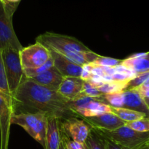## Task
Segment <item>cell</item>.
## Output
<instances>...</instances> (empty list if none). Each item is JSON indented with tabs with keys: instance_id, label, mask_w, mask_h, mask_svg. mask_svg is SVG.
<instances>
[{
	"instance_id": "1",
	"label": "cell",
	"mask_w": 149,
	"mask_h": 149,
	"mask_svg": "<svg viewBox=\"0 0 149 149\" xmlns=\"http://www.w3.org/2000/svg\"><path fill=\"white\" fill-rule=\"evenodd\" d=\"M68 100L56 90L38 84L26 78L12 95L14 113L42 111L60 121L77 117L68 107Z\"/></svg>"
},
{
	"instance_id": "2",
	"label": "cell",
	"mask_w": 149,
	"mask_h": 149,
	"mask_svg": "<svg viewBox=\"0 0 149 149\" xmlns=\"http://www.w3.org/2000/svg\"><path fill=\"white\" fill-rule=\"evenodd\" d=\"M36 42L42 44L48 49L64 55L71 61L79 52L90 50L77 38L52 32H45L39 35Z\"/></svg>"
},
{
	"instance_id": "3",
	"label": "cell",
	"mask_w": 149,
	"mask_h": 149,
	"mask_svg": "<svg viewBox=\"0 0 149 149\" xmlns=\"http://www.w3.org/2000/svg\"><path fill=\"white\" fill-rule=\"evenodd\" d=\"M48 116L47 113L42 111L13 113L11 117V125L21 127L45 148Z\"/></svg>"
},
{
	"instance_id": "4",
	"label": "cell",
	"mask_w": 149,
	"mask_h": 149,
	"mask_svg": "<svg viewBox=\"0 0 149 149\" xmlns=\"http://www.w3.org/2000/svg\"><path fill=\"white\" fill-rule=\"evenodd\" d=\"M93 130L100 136L110 140L122 149H139L149 142V132H138L126 125L111 131Z\"/></svg>"
},
{
	"instance_id": "5",
	"label": "cell",
	"mask_w": 149,
	"mask_h": 149,
	"mask_svg": "<svg viewBox=\"0 0 149 149\" xmlns=\"http://www.w3.org/2000/svg\"><path fill=\"white\" fill-rule=\"evenodd\" d=\"M7 85L11 97L26 79L20 58V50L7 47L1 50Z\"/></svg>"
},
{
	"instance_id": "6",
	"label": "cell",
	"mask_w": 149,
	"mask_h": 149,
	"mask_svg": "<svg viewBox=\"0 0 149 149\" xmlns=\"http://www.w3.org/2000/svg\"><path fill=\"white\" fill-rule=\"evenodd\" d=\"M68 107L79 118L90 117L111 112V106L104 95L98 97L79 95L68 100Z\"/></svg>"
},
{
	"instance_id": "7",
	"label": "cell",
	"mask_w": 149,
	"mask_h": 149,
	"mask_svg": "<svg viewBox=\"0 0 149 149\" xmlns=\"http://www.w3.org/2000/svg\"><path fill=\"white\" fill-rule=\"evenodd\" d=\"M17 6L7 4L0 0V49L7 47L21 50L23 46L13 26V16Z\"/></svg>"
},
{
	"instance_id": "8",
	"label": "cell",
	"mask_w": 149,
	"mask_h": 149,
	"mask_svg": "<svg viewBox=\"0 0 149 149\" xmlns=\"http://www.w3.org/2000/svg\"><path fill=\"white\" fill-rule=\"evenodd\" d=\"M106 101L111 107L124 108L141 112L149 118V109L137 88L104 95Z\"/></svg>"
},
{
	"instance_id": "9",
	"label": "cell",
	"mask_w": 149,
	"mask_h": 149,
	"mask_svg": "<svg viewBox=\"0 0 149 149\" xmlns=\"http://www.w3.org/2000/svg\"><path fill=\"white\" fill-rule=\"evenodd\" d=\"M20 58L23 71L36 69L46 63L51 58L47 48L39 42L23 47L20 51Z\"/></svg>"
},
{
	"instance_id": "10",
	"label": "cell",
	"mask_w": 149,
	"mask_h": 149,
	"mask_svg": "<svg viewBox=\"0 0 149 149\" xmlns=\"http://www.w3.org/2000/svg\"><path fill=\"white\" fill-rule=\"evenodd\" d=\"M61 131L68 138L79 143L84 144L92 127L81 118L71 117L61 122Z\"/></svg>"
},
{
	"instance_id": "11",
	"label": "cell",
	"mask_w": 149,
	"mask_h": 149,
	"mask_svg": "<svg viewBox=\"0 0 149 149\" xmlns=\"http://www.w3.org/2000/svg\"><path fill=\"white\" fill-rule=\"evenodd\" d=\"M14 113L12 103L0 93V132L1 149H7L12 115Z\"/></svg>"
},
{
	"instance_id": "12",
	"label": "cell",
	"mask_w": 149,
	"mask_h": 149,
	"mask_svg": "<svg viewBox=\"0 0 149 149\" xmlns=\"http://www.w3.org/2000/svg\"><path fill=\"white\" fill-rule=\"evenodd\" d=\"M81 119H84L93 129L111 131L125 125V122L111 112L90 117H83Z\"/></svg>"
},
{
	"instance_id": "13",
	"label": "cell",
	"mask_w": 149,
	"mask_h": 149,
	"mask_svg": "<svg viewBox=\"0 0 149 149\" xmlns=\"http://www.w3.org/2000/svg\"><path fill=\"white\" fill-rule=\"evenodd\" d=\"M51 57L53 60L54 67L64 77H81L83 66L70 61L64 55L49 49Z\"/></svg>"
},
{
	"instance_id": "14",
	"label": "cell",
	"mask_w": 149,
	"mask_h": 149,
	"mask_svg": "<svg viewBox=\"0 0 149 149\" xmlns=\"http://www.w3.org/2000/svg\"><path fill=\"white\" fill-rule=\"evenodd\" d=\"M84 82L81 77H64L58 93L68 100H72L81 93Z\"/></svg>"
},
{
	"instance_id": "15",
	"label": "cell",
	"mask_w": 149,
	"mask_h": 149,
	"mask_svg": "<svg viewBox=\"0 0 149 149\" xmlns=\"http://www.w3.org/2000/svg\"><path fill=\"white\" fill-rule=\"evenodd\" d=\"M63 79V76L53 66L30 79L47 88L58 91Z\"/></svg>"
},
{
	"instance_id": "16",
	"label": "cell",
	"mask_w": 149,
	"mask_h": 149,
	"mask_svg": "<svg viewBox=\"0 0 149 149\" xmlns=\"http://www.w3.org/2000/svg\"><path fill=\"white\" fill-rule=\"evenodd\" d=\"M59 122L55 116H48L45 149H59L61 141Z\"/></svg>"
},
{
	"instance_id": "17",
	"label": "cell",
	"mask_w": 149,
	"mask_h": 149,
	"mask_svg": "<svg viewBox=\"0 0 149 149\" xmlns=\"http://www.w3.org/2000/svg\"><path fill=\"white\" fill-rule=\"evenodd\" d=\"M122 65L136 74L149 71V59L145 53H138L123 60Z\"/></svg>"
},
{
	"instance_id": "18",
	"label": "cell",
	"mask_w": 149,
	"mask_h": 149,
	"mask_svg": "<svg viewBox=\"0 0 149 149\" xmlns=\"http://www.w3.org/2000/svg\"><path fill=\"white\" fill-rule=\"evenodd\" d=\"M111 112L122 119L125 124L147 117L145 113L124 108H114L111 106Z\"/></svg>"
},
{
	"instance_id": "19",
	"label": "cell",
	"mask_w": 149,
	"mask_h": 149,
	"mask_svg": "<svg viewBox=\"0 0 149 149\" xmlns=\"http://www.w3.org/2000/svg\"><path fill=\"white\" fill-rule=\"evenodd\" d=\"M127 84V83L119 82V81L111 80V81H109L102 82L100 85H98L96 87L103 95H107L123 91V90L126 89Z\"/></svg>"
},
{
	"instance_id": "20",
	"label": "cell",
	"mask_w": 149,
	"mask_h": 149,
	"mask_svg": "<svg viewBox=\"0 0 149 149\" xmlns=\"http://www.w3.org/2000/svg\"><path fill=\"white\" fill-rule=\"evenodd\" d=\"M85 149H106L103 138L92 128L84 143Z\"/></svg>"
},
{
	"instance_id": "21",
	"label": "cell",
	"mask_w": 149,
	"mask_h": 149,
	"mask_svg": "<svg viewBox=\"0 0 149 149\" xmlns=\"http://www.w3.org/2000/svg\"><path fill=\"white\" fill-rule=\"evenodd\" d=\"M0 93H2L5 96L6 98L12 103V97L10 91H9L8 85H7L5 68H4L1 49H0Z\"/></svg>"
},
{
	"instance_id": "22",
	"label": "cell",
	"mask_w": 149,
	"mask_h": 149,
	"mask_svg": "<svg viewBox=\"0 0 149 149\" xmlns=\"http://www.w3.org/2000/svg\"><path fill=\"white\" fill-rule=\"evenodd\" d=\"M123 60L116 59V58H110V57H105L99 55L98 58L95 60L93 64L94 65H98V66L108 67V68H115L119 65H122Z\"/></svg>"
},
{
	"instance_id": "23",
	"label": "cell",
	"mask_w": 149,
	"mask_h": 149,
	"mask_svg": "<svg viewBox=\"0 0 149 149\" xmlns=\"http://www.w3.org/2000/svg\"><path fill=\"white\" fill-rule=\"evenodd\" d=\"M125 125L140 132H149V118L144 117L134 122H128L125 124Z\"/></svg>"
},
{
	"instance_id": "24",
	"label": "cell",
	"mask_w": 149,
	"mask_h": 149,
	"mask_svg": "<svg viewBox=\"0 0 149 149\" xmlns=\"http://www.w3.org/2000/svg\"><path fill=\"white\" fill-rule=\"evenodd\" d=\"M79 95L87 96V97H98L104 95L100 91H99L98 89L87 81H84V85H83V90L81 94Z\"/></svg>"
},
{
	"instance_id": "25",
	"label": "cell",
	"mask_w": 149,
	"mask_h": 149,
	"mask_svg": "<svg viewBox=\"0 0 149 149\" xmlns=\"http://www.w3.org/2000/svg\"><path fill=\"white\" fill-rule=\"evenodd\" d=\"M54 66L53 64V60H52V57L49 59V61L46 63L44 64L43 65H42L39 68H36V69H31V70H25L24 74L26 76V77L27 79H32L33 77H35L36 76L39 75L41 73L44 72V71H47L49 68H52Z\"/></svg>"
},
{
	"instance_id": "26",
	"label": "cell",
	"mask_w": 149,
	"mask_h": 149,
	"mask_svg": "<svg viewBox=\"0 0 149 149\" xmlns=\"http://www.w3.org/2000/svg\"><path fill=\"white\" fill-rule=\"evenodd\" d=\"M149 78V71L143 73V74H137L133 79L130 80L127 83L125 90H129V89L137 88L142 85Z\"/></svg>"
},
{
	"instance_id": "27",
	"label": "cell",
	"mask_w": 149,
	"mask_h": 149,
	"mask_svg": "<svg viewBox=\"0 0 149 149\" xmlns=\"http://www.w3.org/2000/svg\"><path fill=\"white\" fill-rule=\"evenodd\" d=\"M61 133H62L61 134V140L64 142L65 149H85L84 144L79 143L72 140H70V138H68L65 134L63 132H61Z\"/></svg>"
},
{
	"instance_id": "28",
	"label": "cell",
	"mask_w": 149,
	"mask_h": 149,
	"mask_svg": "<svg viewBox=\"0 0 149 149\" xmlns=\"http://www.w3.org/2000/svg\"><path fill=\"white\" fill-rule=\"evenodd\" d=\"M137 89H138V91H139L141 97H142L147 107L148 108V106H149V86H147V87H143V86H140V87H137Z\"/></svg>"
},
{
	"instance_id": "29",
	"label": "cell",
	"mask_w": 149,
	"mask_h": 149,
	"mask_svg": "<svg viewBox=\"0 0 149 149\" xmlns=\"http://www.w3.org/2000/svg\"><path fill=\"white\" fill-rule=\"evenodd\" d=\"M102 137V136H101ZM103 138V137H102ZM104 140L105 145H106V149H122L121 147H119V146L116 145V143H114L113 142H112L110 140L107 139V138H103Z\"/></svg>"
},
{
	"instance_id": "30",
	"label": "cell",
	"mask_w": 149,
	"mask_h": 149,
	"mask_svg": "<svg viewBox=\"0 0 149 149\" xmlns=\"http://www.w3.org/2000/svg\"><path fill=\"white\" fill-rule=\"evenodd\" d=\"M20 0H7V2L6 3L7 4H12V5L17 6Z\"/></svg>"
},
{
	"instance_id": "31",
	"label": "cell",
	"mask_w": 149,
	"mask_h": 149,
	"mask_svg": "<svg viewBox=\"0 0 149 149\" xmlns=\"http://www.w3.org/2000/svg\"><path fill=\"white\" fill-rule=\"evenodd\" d=\"M59 149H65V144H64V142L62 141V140H61V143H60Z\"/></svg>"
},
{
	"instance_id": "32",
	"label": "cell",
	"mask_w": 149,
	"mask_h": 149,
	"mask_svg": "<svg viewBox=\"0 0 149 149\" xmlns=\"http://www.w3.org/2000/svg\"><path fill=\"white\" fill-rule=\"evenodd\" d=\"M141 86H143V87H147V86H149V78Z\"/></svg>"
},
{
	"instance_id": "33",
	"label": "cell",
	"mask_w": 149,
	"mask_h": 149,
	"mask_svg": "<svg viewBox=\"0 0 149 149\" xmlns=\"http://www.w3.org/2000/svg\"><path fill=\"white\" fill-rule=\"evenodd\" d=\"M148 143H149V142H148ZM139 149H149V145H148V143L147 144V145H146L145 146L142 147V148H139Z\"/></svg>"
},
{
	"instance_id": "34",
	"label": "cell",
	"mask_w": 149,
	"mask_h": 149,
	"mask_svg": "<svg viewBox=\"0 0 149 149\" xmlns=\"http://www.w3.org/2000/svg\"><path fill=\"white\" fill-rule=\"evenodd\" d=\"M146 56L147 58H148V59H149V52H146Z\"/></svg>"
},
{
	"instance_id": "35",
	"label": "cell",
	"mask_w": 149,
	"mask_h": 149,
	"mask_svg": "<svg viewBox=\"0 0 149 149\" xmlns=\"http://www.w3.org/2000/svg\"><path fill=\"white\" fill-rule=\"evenodd\" d=\"M1 1H2L3 3H4V4H6V3L7 2V0H1Z\"/></svg>"
},
{
	"instance_id": "36",
	"label": "cell",
	"mask_w": 149,
	"mask_h": 149,
	"mask_svg": "<svg viewBox=\"0 0 149 149\" xmlns=\"http://www.w3.org/2000/svg\"><path fill=\"white\" fill-rule=\"evenodd\" d=\"M148 109H149V106H148Z\"/></svg>"
}]
</instances>
